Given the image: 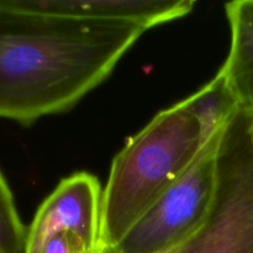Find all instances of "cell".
<instances>
[{
  "label": "cell",
  "mask_w": 253,
  "mask_h": 253,
  "mask_svg": "<svg viewBox=\"0 0 253 253\" xmlns=\"http://www.w3.org/2000/svg\"><path fill=\"white\" fill-rule=\"evenodd\" d=\"M147 30L0 0V119L30 126L73 108Z\"/></svg>",
  "instance_id": "obj_1"
},
{
  "label": "cell",
  "mask_w": 253,
  "mask_h": 253,
  "mask_svg": "<svg viewBox=\"0 0 253 253\" xmlns=\"http://www.w3.org/2000/svg\"><path fill=\"white\" fill-rule=\"evenodd\" d=\"M239 110L216 74L200 90L161 111L115 156L101 205V244L115 246L141 215L189 170Z\"/></svg>",
  "instance_id": "obj_2"
},
{
  "label": "cell",
  "mask_w": 253,
  "mask_h": 253,
  "mask_svg": "<svg viewBox=\"0 0 253 253\" xmlns=\"http://www.w3.org/2000/svg\"><path fill=\"white\" fill-rule=\"evenodd\" d=\"M170 253H253V142L241 109L222 131L211 214L195 236Z\"/></svg>",
  "instance_id": "obj_3"
},
{
  "label": "cell",
  "mask_w": 253,
  "mask_h": 253,
  "mask_svg": "<svg viewBox=\"0 0 253 253\" xmlns=\"http://www.w3.org/2000/svg\"><path fill=\"white\" fill-rule=\"evenodd\" d=\"M224 128L208 143L189 170L141 215L123 239L106 249L109 253H170L203 229L216 195L219 146Z\"/></svg>",
  "instance_id": "obj_4"
},
{
  "label": "cell",
  "mask_w": 253,
  "mask_h": 253,
  "mask_svg": "<svg viewBox=\"0 0 253 253\" xmlns=\"http://www.w3.org/2000/svg\"><path fill=\"white\" fill-rule=\"evenodd\" d=\"M100 183L89 173H76L62 180L40 205L27 230L26 246L35 247L52 235H76L91 252L103 249L101 244Z\"/></svg>",
  "instance_id": "obj_5"
},
{
  "label": "cell",
  "mask_w": 253,
  "mask_h": 253,
  "mask_svg": "<svg viewBox=\"0 0 253 253\" xmlns=\"http://www.w3.org/2000/svg\"><path fill=\"white\" fill-rule=\"evenodd\" d=\"M39 11L59 16L128 22L145 30L180 19L195 6L193 0H29Z\"/></svg>",
  "instance_id": "obj_6"
},
{
  "label": "cell",
  "mask_w": 253,
  "mask_h": 253,
  "mask_svg": "<svg viewBox=\"0 0 253 253\" xmlns=\"http://www.w3.org/2000/svg\"><path fill=\"white\" fill-rule=\"evenodd\" d=\"M231 47L219 74L237 108L253 109V0L227 2Z\"/></svg>",
  "instance_id": "obj_7"
},
{
  "label": "cell",
  "mask_w": 253,
  "mask_h": 253,
  "mask_svg": "<svg viewBox=\"0 0 253 253\" xmlns=\"http://www.w3.org/2000/svg\"><path fill=\"white\" fill-rule=\"evenodd\" d=\"M27 230L20 219L14 195L0 172V253H24Z\"/></svg>",
  "instance_id": "obj_8"
},
{
  "label": "cell",
  "mask_w": 253,
  "mask_h": 253,
  "mask_svg": "<svg viewBox=\"0 0 253 253\" xmlns=\"http://www.w3.org/2000/svg\"><path fill=\"white\" fill-rule=\"evenodd\" d=\"M99 252V251H98ZM95 252V253H98ZM24 253H94L76 235L59 232L47 237L35 247L25 249Z\"/></svg>",
  "instance_id": "obj_9"
},
{
  "label": "cell",
  "mask_w": 253,
  "mask_h": 253,
  "mask_svg": "<svg viewBox=\"0 0 253 253\" xmlns=\"http://www.w3.org/2000/svg\"><path fill=\"white\" fill-rule=\"evenodd\" d=\"M246 114L247 118V131H249V135L251 137L253 142V109L252 110H244Z\"/></svg>",
  "instance_id": "obj_10"
},
{
  "label": "cell",
  "mask_w": 253,
  "mask_h": 253,
  "mask_svg": "<svg viewBox=\"0 0 253 253\" xmlns=\"http://www.w3.org/2000/svg\"><path fill=\"white\" fill-rule=\"evenodd\" d=\"M98 253H109V252H108V250H106V249H104V247H103V249H101L100 251H99Z\"/></svg>",
  "instance_id": "obj_11"
}]
</instances>
